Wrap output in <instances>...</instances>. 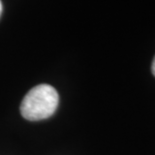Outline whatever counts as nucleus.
<instances>
[{
    "mask_svg": "<svg viewBox=\"0 0 155 155\" xmlns=\"http://www.w3.org/2000/svg\"><path fill=\"white\" fill-rule=\"evenodd\" d=\"M59 96L54 87L40 84L25 95L20 105L21 115L25 119L38 121L50 117L57 109Z\"/></svg>",
    "mask_w": 155,
    "mask_h": 155,
    "instance_id": "1",
    "label": "nucleus"
},
{
    "mask_svg": "<svg viewBox=\"0 0 155 155\" xmlns=\"http://www.w3.org/2000/svg\"><path fill=\"white\" fill-rule=\"evenodd\" d=\"M151 71H152V74L155 76V57L153 58L152 65H151Z\"/></svg>",
    "mask_w": 155,
    "mask_h": 155,
    "instance_id": "2",
    "label": "nucleus"
},
{
    "mask_svg": "<svg viewBox=\"0 0 155 155\" xmlns=\"http://www.w3.org/2000/svg\"><path fill=\"white\" fill-rule=\"evenodd\" d=\"M1 13H2V3L1 0H0V16H1Z\"/></svg>",
    "mask_w": 155,
    "mask_h": 155,
    "instance_id": "3",
    "label": "nucleus"
}]
</instances>
